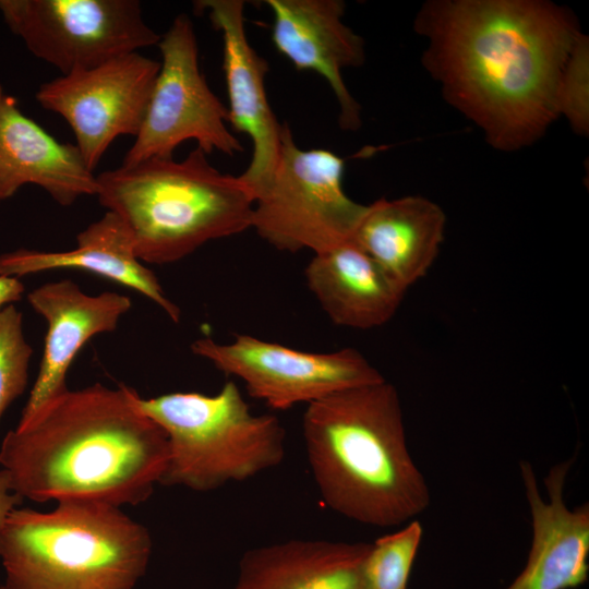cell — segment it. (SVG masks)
Segmentation results:
<instances>
[{
  "label": "cell",
  "instance_id": "6da1fadb",
  "mask_svg": "<svg viewBox=\"0 0 589 589\" xmlns=\"http://www.w3.org/2000/svg\"><path fill=\"white\" fill-rule=\"evenodd\" d=\"M422 63L447 104L486 143L515 152L560 118L557 89L581 32L565 7L544 0H429L414 20Z\"/></svg>",
  "mask_w": 589,
  "mask_h": 589
},
{
  "label": "cell",
  "instance_id": "7a4b0ae2",
  "mask_svg": "<svg viewBox=\"0 0 589 589\" xmlns=\"http://www.w3.org/2000/svg\"><path fill=\"white\" fill-rule=\"evenodd\" d=\"M125 385L68 389L9 431L0 465L22 498L96 502L116 507L145 502L168 462L161 428Z\"/></svg>",
  "mask_w": 589,
  "mask_h": 589
},
{
  "label": "cell",
  "instance_id": "3957f363",
  "mask_svg": "<svg viewBox=\"0 0 589 589\" xmlns=\"http://www.w3.org/2000/svg\"><path fill=\"white\" fill-rule=\"evenodd\" d=\"M302 435L318 493L335 513L387 528L429 507L430 490L407 446L399 396L386 380L306 405Z\"/></svg>",
  "mask_w": 589,
  "mask_h": 589
},
{
  "label": "cell",
  "instance_id": "277c9868",
  "mask_svg": "<svg viewBox=\"0 0 589 589\" xmlns=\"http://www.w3.org/2000/svg\"><path fill=\"white\" fill-rule=\"evenodd\" d=\"M196 147L183 160L152 158L96 176L101 206L128 228L141 262L168 264L208 241L251 228L255 197Z\"/></svg>",
  "mask_w": 589,
  "mask_h": 589
},
{
  "label": "cell",
  "instance_id": "5b68a950",
  "mask_svg": "<svg viewBox=\"0 0 589 589\" xmlns=\"http://www.w3.org/2000/svg\"><path fill=\"white\" fill-rule=\"evenodd\" d=\"M153 542L120 507L60 502L50 512L13 508L0 522L2 589H134Z\"/></svg>",
  "mask_w": 589,
  "mask_h": 589
},
{
  "label": "cell",
  "instance_id": "8992f818",
  "mask_svg": "<svg viewBox=\"0 0 589 589\" xmlns=\"http://www.w3.org/2000/svg\"><path fill=\"white\" fill-rule=\"evenodd\" d=\"M137 404L167 437L168 462L160 484L207 492L249 480L285 457L281 422L273 414L253 413L235 382L215 395H139Z\"/></svg>",
  "mask_w": 589,
  "mask_h": 589
},
{
  "label": "cell",
  "instance_id": "52a82bcc",
  "mask_svg": "<svg viewBox=\"0 0 589 589\" xmlns=\"http://www.w3.org/2000/svg\"><path fill=\"white\" fill-rule=\"evenodd\" d=\"M345 160L322 149H301L287 123L273 176L256 196L251 228L278 250L324 252L350 241L366 205L344 191Z\"/></svg>",
  "mask_w": 589,
  "mask_h": 589
},
{
  "label": "cell",
  "instance_id": "ba28073f",
  "mask_svg": "<svg viewBox=\"0 0 589 589\" xmlns=\"http://www.w3.org/2000/svg\"><path fill=\"white\" fill-rule=\"evenodd\" d=\"M161 62L145 117L122 164L172 158L175 149L193 140L206 155L243 152L227 127L228 112L209 88L199 64V47L190 17H175L157 44Z\"/></svg>",
  "mask_w": 589,
  "mask_h": 589
},
{
  "label": "cell",
  "instance_id": "9c48e42d",
  "mask_svg": "<svg viewBox=\"0 0 589 589\" xmlns=\"http://www.w3.org/2000/svg\"><path fill=\"white\" fill-rule=\"evenodd\" d=\"M11 33L61 75L157 45L139 0H0Z\"/></svg>",
  "mask_w": 589,
  "mask_h": 589
},
{
  "label": "cell",
  "instance_id": "30bf717a",
  "mask_svg": "<svg viewBox=\"0 0 589 589\" xmlns=\"http://www.w3.org/2000/svg\"><path fill=\"white\" fill-rule=\"evenodd\" d=\"M192 352L219 371L243 381L250 396L274 410L309 405L336 392L381 382L384 376L353 348L306 352L238 335L229 344L209 337L191 344Z\"/></svg>",
  "mask_w": 589,
  "mask_h": 589
},
{
  "label": "cell",
  "instance_id": "8fae6325",
  "mask_svg": "<svg viewBox=\"0 0 589 589\" xmlns=\"http://www.w3.org/2000/svg\"><path fill=\"white\" fill-rule=\"evenodd\" d=\"M159 68L160 62L131 52L45 82L35 97L45 110L67 121L85 165L94 171L117 137L136 136Z\"/></svg>",
  "mask_w": 589,
  "mask_h": 589
},
{
  "label": "cell",
  "instance_id": "7c38bea8",
  "mask_svg": "<svg viewBox=\"0 0 589 589\" xmlns=\"http://www.w3.org/2000/svg\"><path fill=\"white\" fill-rule=\"evenodd\" d=\"M244 5L241 0H199L193 4L195 12L208 14L214 28L223 36L228 122L236 132L247 134L252 141V157L240 177L256 199L275 170L283 123L278 122L266 95L268 63L247 37Z\"/></svg>",
  "mask_w": 589,
  "mask_h": 589
},
{
  "label": "cell",
  "instance_id": "4fadbf2b",
  "mask_svg": "<svg viewBox=\"0 0 589 589\" xmlns=\"http://www.w3.org/2000/svg\"><path fill=\"white\" fill-rule=\"evenodd\" d=\"M574 457L551 467L544 478L543 498L530 462L519 470L531 517V545L527 563L506 589H573L589 573V505L573 509L564 501V488Z\"/></svg>",
  "mask_w": 589,
  "mask_h": 589
},
{
  "label": "cell",
  "instance_id": "5bb4252c",
  "mask_svg": "<svg viewBox=\"0 0 589 589\" xmlns=\"http://www.w3.org/2000/svg\"><path fill=\"white\" fill-rule=\"evenodd\" d=\"M274 16L272 41L298 71H314L330 86L339 107L338 123L354 131L361 125L360 106L342 79V71L365 61L364 39L347 26L340 0H267Z\"/></svg>",
  "mask_w": 589,
  "mask_h": 589
},
{
  "label": "cell",
  "instance_id": "9a60e30c",
  "mask_svg": "<svg viewBox=\"0 0 589 589\" xmlns=\"http://www.w3.org/2000/svg\"><path fill=\"white\" fill-rule=\"evenodd\" d=\"M29 305L47 323L43 358L20 422L65 390L74 358L94 336L117 328L132 305L128 296L106 291L87 294L70 279L44 284L27 294Z\"/></svg>",
  "mask_w": 589,
  "mask_h": 589
},
{
  "label": "cell",
  "instance_id": "2e32d148",
  "mask_svg": "<svg viewBox=\"0 0 589 589\" xmlns=\"http://www.w3.org/2000/svg\"><path fill=\"white\" fill-rule=\"evenodd\" d=\"M28 183L44 189L61 206L97 192L96 176L76 145L59 142L25 116L0 84V201Z\"/></svg>",
  "mask_w": 589,
  "mask_h": 589
},
{
  "label": "cell",
  "instance_id": "e0dca14e",
  "mask_svg": "<svg viewBox=\"0 0 589 589\" xmlns=\"http://www.w3.org/2000/svg\"><path fill=\"white\" fill-rule=\"evenodd\" d=\"M69 251L17 249L0 255V275L20 278L52 269H81L131 288L156 303L173 321L180 309L167 298L156 275L139 260L123 221L107 211L76 236Z\"/></svg>",
  "mask_w": 589,
  "mask_h": 589
},
{
  "label": "cell",
  "instance_id": "ac0fdd59",
  "mask_svg": "<svg viewBox=\"0 0 589 589\" xmlns=\"http://www.w3.org/2000/svg\"><path fill=\"white\" fill-rule=\"evenodd\" d=\"M446 215L421 195L366 205L351 241L407 291L425 276L444 241Z\"/></svg>",
  "mask_w": 589,
  "mask_h": 589
},
{
  "label": "cell",
  "instance_id": "d6986e66",
  "mask_svg": "<svg viewBox=\"0 0 589 589\" xmlns=\"http://www.w3.org/2000/svg\"><path fill=\"white\" fill-rule=\"evenodd\" d=\"M370 543L291 539L248 550L232 589H366Z\"/></svg>",
  "mask_w": 589,
  "mask_h": 589
},
{
  "label": "cell",
  "instance_id": "ffe728a7",
  "mask_svg": "<svg viewBox=\"0 0 589 589\" xmlns=\"http://www.w3.org/2000/svg\"><path fill=\"white\" fill-rule=\"evenodd\" d=\"M304 275L330 321L354 329L387 323L406 293L351 240L315 253Z\"/></svg>",
  "mask_w": 589,
  "mask_h": 589
},
{
  "label": "cell",
  "instance_id": "44dd1931",
  "mask_svg": "<svg viewBox=\"0 0 589 589\" xmlns=\"http://www.w3.org/2000/svg\"><path fill=\"white\" fill-rule=\"evenodd\" d=\"M423 529L418 520L408 521L401 529L370 543L363 562L366 589H408Z\"/></svg>",
  "mask_w": 589,
  "mask_h": 589
},
{
  "label": "cell",
  "instance_id": "7402d4cb",
  "mask_svg": "<svg viewBox=\"0 0 589 589\" xmlns=\"http://www.w3.org/2000/svg\"><path fill=\"white\" fill-rule=\"evenodd\" d=\"M33 349L23 333V315L9 304L0 310V418L27 385Z\"/></svg>",
  "mask_w": 589,
  "mask_h": 589
},
{
  "label": "cell",
  "instance_id": "603a6c76",
  "mask_svg": "<svg viewBox=\"0 0 589 589\" xmlns=\"http://www.w3.org/2000/svg\"><path fill=\"white\" fill-rule=\"evenodd\" d=\"M557 110L577 135H588L589 38L582 32L576 37L560 77Z\"/></svg>",
  "mask_w": 589,
  "mask_h": 589
},
{
  "label": "cell",
  "instance_id": "cb8c5ba5",
  "mask_svg": "<svg viewBox=\"0 0 589 589\" xmlns=\"http://www.w3.org/2000/svg\"><path fill=\"white\" fill-rule=\"evenodd\" d=\"M24 290V285L19 278L0 275V310L19 301Z\"/></svg>",
  "mask_w": 589,
  "mask_h": 589
},
{
  "label": "cell",
  "instance_id": "d4e9b609",
  "mask_svg": "<svg viewBox=\"0 0 589 589\" xmlns=\"http://www.w3.org/2000/svg\"><path fill=\"white\" fill-rule=\"evenodd\" d=\"M23 501L11 490L9 476L3 469L0 470V522L4 517Z\"/></svg>",
  "mask_w": 589,
  "mask_h": 589
},
{
  "label": "cell",
  "instance_id": "484cf974",
  "mask_svg": "<svg viewBox=\"0 0 589 589\" xmlns=\"http://www.w3.org/2000/svg\"><path fill=\"white\" fill-rule=\"evenodd\" d=\"M0 589H2L1 585H0Z\"/></svg>",
  "mask_w": 589,
  "mask_h": 589
}]
</instances>
